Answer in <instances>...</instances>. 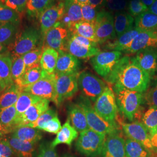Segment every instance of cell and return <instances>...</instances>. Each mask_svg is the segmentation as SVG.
Instances as JSON below:
<instances>
[{"label": "cell", "mask_w": 157, "mask_h": 157, "mask_svg": "<svg viewBox=\"0 0 157 157\" xmlns=\"http://www.w3.org/2000/svg\"><path fill=\"white\" fill-rule=\"evenodd\" d=\"M104 5L109 11L121 12L125 10L127 2L126 0H105Z\"/></svg>", "instance_id": "681fc988"}, {"label": "cell", "mask_w": 157, "mask_h": 157, "mask_svg": "<svg viewBox=\"0 0 157 157\" xmlns=\"http://www.w3.org/2000/svg\"><path fill=\"white\" fill-rule=\"evenodd\" d=\"M50 101L47 99H41L29 107L22 115L17 117L15 122V129L35 122L41 114L49 109Z\"/></svg>", "instance_id": "ac0fdd59"}, {"label": "cell", "mask_w": 157, "mask_h": 157, "mask_svg": "<svg viewBox=\"0 0 157 157\" xmlns=\"http://www.w3.org/2000/svg\"><path fill=\"white\" fill-rule=\"evenodd\" d=\"M19 25L6 23H0V43L10 48L15 42L18 34Z\"/></svg>", "instance_id": "4dcf8cb0"}, {"label": "cell", "mask_w": 157, "mask_h": 157, "mask_svg": "<svg viewBox=\"0 0 157 157\" xmlns=\"http://www.w3.org/2000/svg\"><path fill=\"white\" fill-rule=\"evenodd\" d=\"M23 91L22 89L15 83L2 91L0 94V109L15 105L17 100Z\"/></svg>", "instance_id": "1f68e13d"}, {"label": "cell", "mask_w": 157, "mask_h": 157, "mask_svg": "<svg viewBox=\"0 0 157 157\" xmlns=\"http://www.w3.org/2000/svg\"><path fill=\"white\" fill-rule=\"evenodd\" d=\"M6 139L17 157H35L36 144L22 140L12 134L7 135Z\"/></svg>", "instance_id": "ffe728a7"}, {"label": "cell", "mask_w": 157, "mask_h": 157, "mask_svg": "<svg viewBox=\"0 0 157 157\" xmlns=\"http://www.w3.org/2000/svg\"><path fill=\"white\" fill-rule=\"evenodd\" d=\"M78 82L83 96L93 102H95L107 86L101 78L87 71L78 73Z\"/></svg>", "instance_id": "9c48e42d"}, {"label": "cell", "mask_w": 157, "mask_h": 157, "mask_svg": "<svg viewBox=\"0 0 157 157\" xmlns=\"http://www.w3.org/2000/svg\"><path fill=\"white\" fill-rule=\"evenodd\" d=\"M135 19L129 13L117 12L114 16V28L117 37L133 28Z\"/></svg>", "instance_id": "4316f807"}, {"label": "cell", "mask_w": 157, "mask_h": 157, "mask_svg": "<svg viewBox=\"0 0 157 157\" xmlns=\"http://www.w3.org/2000/svg\"><path fill=\"white\" fill-rule=\"evenodd\" d=\"M124 148L126 157H153V151L129 138L125 141Z\"/></svg>", "instance_id": "d6a6232c"}, {"label": "cell", "mask_w": 157, "mask_h": 157, "mask_svg": "<svg viewBox=\"0 0 157 157\" xmlns=\"http://www.w3.org/2000/svg\"><path fill=\"white\" fill-rule=\"evenodd\" d=\"M143 94V101L150 107L157 108V78Z\"/></svg>", "instance_id": "7bdbcfd3"}, {"label": "cell", "mask_w": 157, "mask_h": 157, "mask_svg": "<svg viewBox=\"0 0 157 157\" xmlns=\"http://www.w3.org/2000/svg\"><path fill=\"white\" fill-rule=\"evenodd\" d=\"M67 114L72 126L78 132L81 133L89 129L86 115L78 103H72L68 106Z\"/></svg>", "instance_id": "7402d4cb"}, {"label": "cell", "mask_w": 157, "mask_h": 157, "mask_svg": "<svg viewBox=\"0 0 157 157\" xmlns=\"http://www.w3.org/2000/svg\"><path fill=\"white\" fill-rule=\"evenodd\" d=\"M41 33L37 29L30 27L25 29L17 36L14 43L8 48L12 58L22 56L37 47Z\"/></svg>", "instance_id": "277c9868"}, {"label": "cell", "mask_w": 157, "mask_h": 157, "mask_svg": "<svg viewBox=\"0 0 157 157\" xmlns=\"http://www.w3.org/2000/svg\"><path fill=\"white\" fill-rule=\"evenodd\" d=\"M72 1H73L75 2L78 4L80 6L89 3V0H72Z\"/></svg>", "instance_id": "680465c9"}, {"label": "cell", "mask_w": 157, "mask_h": 157, "mask_svg": "<svg viewBox=\"0 0 157 157\" xmlns=\"http://www.w3.org/2000/svg\"><path fill=\"white\" fill-rule=\"evenodd\" d=\"M12 59L10 53L0 54V83L2 91L13 84L12 78Z\"/></svg>", "instance_id": "cb8c5ba5"}, {"label": "cell", "mask_w": 157, "mask_h": 157, "mask_svg": "<svg viewBox=\"0 0 157 157\" xmlns=\"http://www.w3.org/2000/svg\"><path fill=\"white\" fill-rule=\"evenodd\" d=\"M139 66L148 73L151 78L157 72V51L155 48H146L139 51L135 57Z\"/></svg>", "instance_id": "d6986e66"}, {"label": "cell", "mask_w": 157, "mask_h": 157, "mask_svg": "<svg viewBox=\"0 0 157 157\" xmlns=\"http://www.w3.org/2000/svg\"><path fill=\"white\" fill-rule=\"evenodd\" d=\"M141 2L148 8L153 4V3L155 1V0H141Z\"/></svg>", "instance_id": "6f0895ef"}, {"label": "cell", "mask_w": 157, "mask_h": 157, "mask_svg": "<svg viewBox=\"0 0 157 157\" xmlns=\"http://www.w3.org/2000/svg\"><path fill=\"white\" fill-rule=\"evenodd\" d=\"M62 128L61 122L58 116L51 119L44 125L41 130L46 132L57 134Z\"/></svg>", "instance_id": "c3c4849f"}, {"label": "cell", "mask_w": 157, "mask_h": 157, "mask_svg": "<svg viewBox=\"0 0 157 157\" xmlns=\"http://www.w3.org/2000/svg\"><path fill=\"white\" fill-rule=\"evenodd\" d=\"M124 134L132 140L136 141L149 150L154 151L150 135L142 122H133L122 124Z\"/></svg>", "instance_id": "9a60e30c"}, {"label": "cell", "mask_w": 157, "mask_h": 157, "mask_svg": "<svg viewBox=\"0 0 157 157\" xmlns=\"http://www.w3.org/2000/svg\"><path fill=\"white\" fill-rule=\"evenodd\" d=\"M12 78L14 83L21 78L26 71V67L23 61V56L12 58Z\"/></svg>", "instance_id": "b9f144b4"}, {"label": "cell", "mask_w": 157, "mask_h": 157, "mask_svg": "<svg viewBox=\"0 0 157 157\" xmlns=\"http://www.w3.org/2000/svg\"><path fill=\"white\" fill-rule=\"evenodd\" d=\"M94 25L98 44H103L117 38L114 17L110 12L102 10L98 12Z\"/></svg>", "instance_id": "8fae6325"}, {"label": "cell", "mask_w": 157, "mask_h": 157, "mask_svg": "<svg viewBox=\"0 0 157 157\" xmlns=\"http://www.w3.org/2000/svg\"><path fill=\"white\" fill-rule=\"evenodd\" d=\"M105 0H89V4L97 9L104 6L105 4Z\"/></svg>", "instance_id": "f5cc1de1"}, {"label": "cell", "mask_w": 157, "mask_h": 157, "mask_svg": "<svg viewBox=\"0 0 157 157\" xmlns=\"http://www.w3.org/2000/svg\"><path fill=\"white\" fill-rule=\"evenodd\" d=\"M70 33L67 29L61 23H57L56 25L50 29L44 36V47L51 48L57 51L67 52V44Z\"/></svg>", "instance_id": "4fadbf2b"}, {"label": "cell", "mask_w": 157, "mask_h": 157, "mask_svg": "<svg viewBox=\"0 0 157 157\" xmlns=\"http://www.w3.org/2000/svg\"><path fill=\"white\" fill-rule=\"evenodd\" d=\"M122 52L118 51H100L91 59L90 62L96 73L105 79L122 58Z\"/></svg>", "instance_id": "7c38bea8"}, {"label": "cell", "mask_w": 157, "mask_h": 157, "mask_svg": "<svg viewBox=\"0 0 157 157\" xmlns=\"http://www.w3.org/2000/svg\"><path fill=\"white\" fill-rule=\"evenodd\" d=\"M81 6L83 21L94 24L98 14L97 9L89 3Z\"/></svg>", "instance_id": "f6af8a7d"}, {"label": "cell", "mask_w": 157, "mask_h": 157, "mask_svg": "<svg viewBox=\"0 0 157 157\" xmlns=\"http://www.w3.org/2000/svg\"><path fill=\"white\" fill-rule=\"evenodd\" d=\"M20 17L19 13L12 10L3 3H0V23H11L19 25Z\"/></svg>", "instance_id": "60d3db41"}, {"label": "cell", "mask_w": 157, "mask_h": 157, "mask_svg": "<svg viewBox=\"0 0 157 157\" xmlns=\"http://www.w3.org/2000/svg\"><path fill=\"white\" fill-rule=\"evenodd\" d=\"M41 99L43 98L39 97L23 91L15 104L17 112V117L22 115L29 107L40 101Z\"/></svg>", "instance_id": "e575fe53"}, {"label": "cell", "mask_w": 157, "mask_h": 157, "mask_svg": "<svg viewBox=\"0 0 157 157\" xmlns=\"http://www.w3.org/2000/svg\"><path fill=\"white\" fill-rule=\"evenodd\" d=\"M0 3H4V0H0Z\"/></svg>", "instance_id": "be15d7a7"}, {"label": "cell", "mask_w": 157, "mask_h": 157, "mask_svg": "<svg viewBox=\"0 0 157 157\" xmlns=\"http://www.w3.org/2000/svg\"><path fill=\"white\" fill-rule=\"evenodd\" d=\"M135 28L140 31L155 30L157 29V15L149 10L136 17Z\"/></svg>", "instance_id": "836d02e7"}, {"label": "cell", "mask_w": 157, "mask_h": 157, "mask_svg": "<svg viewBox=\"0 0 157 157\" xmlns=\"http://www.w3.org/2000/svg\"><path fill=\"white\" fill-rule=\"evenodd\" d=\"M56 98L54 103L59 106L62 102L75 95L78 90V73L56 74Z\"/></svg>", "instance_id": "ba28073f"}, {"label": "cell", "mask_w": 157, "mask_h": 157, "mask_svg": "<svg viewBox=\"0 0 157 157\" xmlns=\"http://www.w3.org/2000/svg\"><path fill=\"white\" fill-rule=\"evenodd\" d=\"M118 111L124 117L133 121L143 102V93L113 86Z\"/></svg>", "instance_id": "7a4b0ae2"}, {"label": "cell", "mask_w": 157, "mask_h": 157, "mask_svg": "<svg viewBox=\"0 0 157 157\" xmlns=\"http://www.w3.org/2000/svg\"><path fill=\"white\" fill-rule=\"evenodd\" d=\"M150 139L154 151L157 152V130L154 133L150 135Z\"/></svg>", "instance_id": "db71d44e"}, {"label": "cell", "mask_w": 157, "mask_h": 157, "mask_svg": "<svg viewBox=\"0 0 157 157\" xmlns=\"http://www.w3.org/2000/svg\"><path fill=\"white\" fill-rule=\"evenodd\" d=\"M28 1V0H4L3 4L20 13L26 8Z\"/></svg>", "instance_id": "f907efd6"}, {"label": "cell", "mask_w": 157, "mask_h": 157, "mask_svg": "<svg viewBox=\"0 0 157 157\" xmlns=\"http://www.w3.org/2000/svg\"><path fill=\"white\" fill-rule=\"evenodd\" d=\"M56 0H28L26 10L30 15L39 16L47 8L53 6Z\"/></svg>", "instance_id": "74e56055"}, {"label": "cell", "mask_w": 157, "mask_h": 157, "mask_svg": "<svg viewBox=\"0 0 157 157\" xmlns=\"http://www.w3.org/2000/svg\"><path fill=\"white\" fill-rule=\"evenodd\" d=\"M2 92V89H1V83H0V93Z\"/></svg>", "instance_id": "6125c7cd"}, {"label": "cell", "mask_w": 157, "mask_h": 157, "mask_svg": "<svg viewBox=\"0 0 157 157\" xmlns=\"http://www.w3.org/2000/svg\"><path fill=\"white\" fill-rule=\"evenodd\" d=\"M151 77L139 66L135 57H122L105 80L113 86L140 93L148 88Z\"/></svg>", "instance_id": "6da1fadb"}, {"label": "cell", "mask_w": 157, "mask_h": 157, "mask_svg": "<svg viewBox=\"0 0 157 157\" xmlns=\"http://www.w3.org/2000/svg\"><path fill=\"white\" fill-rule=\"evenodd\" d=\"M56 116H58V113L54 109L49 108L43 114H41L39 118H38L35 122L31 124H28L26 125L32 128L39 129L41 130L43 128V127L44 126V125L47 122H48L51 119L54 118Z\"/></svg>", "instance_id": "ee69618b"}, {"label": "cell", "mask_w": 157, "mask_h": 157, "mask_svg": "<svg viewBox=\"0 0 157 157\" xmlns=\"http://www.w3.org/2000/svg\"><path fill=\"white\" fill-rule=\"evenodd\" d=\"M141 32L139 29L133 28L128 32L117 37L113 41L110 42L105 45V48L112 51H124L131 44L136 37Z\"/></svg>", "instance_id": "484cf974"}, {"label": "cell", "mask_w": 157, "mask_h": 157, "mask_svg": "<svg viewBox=\"0 0 157 157\" xmlns=\"http://www.w3.org/2000/svg\"><path fill=\"white\" fill-rule=\"evenodd\" d=\"M78 137V132L73 128L67 119L62 126L61 130L57 133L55 139L51 143V144L54 148H56L60 144H66L67 146H71L73 141L76 139Z\"/></svg>", "instance_id": "d4e9b609"}, {"label": "cell", "mask_w": 157, "mask_h": 157, "mask_svg": "<svg viewBox=\"0 0 157 157\" xmlns=\"http://www.w3.org/2000/svg\"><path fill=\"white\" fill-rule=\"evenodd\" d=\"M67 30L70 34L82 36L98 44L95 37L94 25L91 23L81 21L71 25Z\"/></svg>", "instance_id": "f1b7e54d"}, {"label": "cell", "mask_w": 157, "mask_h": 157, "mask_svg": "<svg viewBox=\"0 0 157 157\" xmlns=\"http://www.w3.org/2000/svg\"><path fill=\"white\" fill-rule=\"evenodd\" d=\"M142 123L150 135L154 133L157 130V108L150 107L142 117Z\"/></svg>", "instance_id": "ab89813d"}, {"label": "cell", "mask_w": 157, "mask_h": 157, "mask_svg": "<svg viewBox=\"0 0 157 157\" xmlns=\"http://www.w3.org/2000/svg\"><path fill=\"white\" fill-rule=\"evenodd\" d=\"M77 103L83 109L90 129L106 135L117 132L118 126L110 124L101 118L95 112L89 99L81 95L79 97Z\"/></svg>", "instance_id": "5b68a950"}, {"label": "cell", "mask_w": 157, "mask_h": 157, "mask_svg": "<svg viewBox=\"0 0 157 157\" xmlns=\"http://www.w3.org/2000/svg\"><path fill=\"white\" fill-rule=\"evenodd\" d=\"M94 109L101 118L110 124H117L118 107L115 93L111 87L106 89L94 102Z\"/></svg>", "instance_id": "8992f818"}, {"label": "cell", "mask_w": 157, "mask_h": 157, "mask_svg": "<svg viewBox=\"0 0 157 157\" xmlns=\"http://www.w3.org/2000/svg\"><path fill=\"white\" fill-rule=\"evenodd\" d=\"M80 61L78 58L67 52H59L55 73L74 74L78 73Z\"/></svg>", "instance_id": "44dd1931"}, {"label": "cell", "mask_w": 157, "mask_h": 157, "mask_svg": "<svg viewBox=\"0 0 157 157\" xmlns=\"http://www.w3.org/2000/svg\"><path fill=\"white\" fill-rule=\"evenodd\" d=\"M43 74V71L39 67H33L26 70L22 77L14 83L22 89L33 84L41 78Z\"/></svg>", "instance_id": "d590c367"}, {"label": "cell", "mask_w": 157, "mask_h": 157, "mask_svg": "<svg viewBox=\"0 0 157 157\" xmlns=\"http://www.w3.org/2000/svg\"><path fill=\"white\" fill-rule=\"evenodd\" d=\"M148 10L157 15V0H155L153 4L148 8Z\"/></svg>", "instance_id": "9f6ffc18"}, {"label": "cell", "mask_w": 157, "mask_h": 157, "mask_svg": "<svg viewBox=\"0 0 157 157\" xmlns=\"http://www.w3.org/2000/svg\"><path fill=\"white\" fill-rule=\"evenodd\" d=\"M62 157H74L73 155H72V154H69V153H67V154H65L64 155H63V156Z\"/></svg>", "instance_id": "94428289"}, {"label": "cell", "mask_w": 157, "mask_h": 157, "mask_svg": "<svg viewBox=\"0 0 157 157\" xmlns=\"http://www.w3.org/2000/svg\"><path fill=\"white\" fill-rule=\"evenodd\" d=\"M157 47V29L141 31L124 52L128 54H135L144 49Z\"/></svg>", "instance_id": "2e32d148"}, {"label": "cell", "mask_w": 157, "mask_h": 157, "mask_svg": "<svg viewBox=\"0 0 157 157\" xmlns=\"http://www.w3.org/2000/svg\"><path fill=\"white\" fill-rule=\"evenodd\" d=\"M13 152L6 140V137L0 139V157H13Z\"/></svg>", "instance_id": "816d5d0a"}, {"label": "cell", "mask_w": 157, "mask_h": 157, "mask_svg": "<svg viewBox=\"0 0 157 157\" xmlns=\"http://www.w3.org/2000/svg\"><path fill=\"white\" fill-rule=\"evenodd\" d=\"M17 116L15 105L0 109V122L6 129L10 132L11 134L15 129V122Z\"/></svg>", "instance_id": "8d00e7d4"}, {"label": "cell", "mask_w": 157, "mask_h": 157, "mask_svg": "<svg viewBox=\"0 0 157 157\" xmlns=\"http://www.w3.org/2000/svg\"><path fill=\"white\" fill-rule=\"evenodd\" d=\"M67 50L69 54L80 59L93 57L101 51L97 43L76 34L69 35Z\"/></svg>", "instance_id": "52a82bcc"}, {"label": "cell", "mask_w": 157, "mask_h": 157, "mask_svg": "<svg viewBox=\"0 0 157 157\" xmlns=\"http://www.w3.org/2000/svg\"><path fill=\"white\" fill-rule=\"evenodd\" d=\"M43 52V47H37L30 51L23 56L26 70L33 67H39L41 58Z\"/></svg>", "instance_id": "f35d334b"}, {"label": "cell", "mask_w": 157, "mask_h": 157, "mask_svg": "<svg viewBox=\"0 0 157 157\" xmlns=\"http://www.w3.org/2000/svg\"><path fill=\"white\" fill-rule=\"evenodd\" d=\"M56 73L48 74L43 71L42 77L38 81L24 87L23 91L54 102L56 98Z\"/></svg>", "instance_id": "30bf717a"}, {"label": "cell", "mask_w": 157, "mask_h": 157, "mask_svg": "<svg viewBox=\"0 0 157 157\" xmlns=\"http://www.w3.org/2000/svg\"><path fill=\"white\" fill-rule=\"evenodd\" d=\"M37 157H58L56 148L52 147L51 143L43 141L39 147Z\"/></svg>", "instance_id": "7dc6e473"}, {"label": "cell", "mask_w": 157, "mask_h": 157, "mask_svg": "<svg viewBox=\"0 0 157 157\" xmlns=\"http://www.w3.org/2000/svg\"><path fill=\"white\" fill-rule=\"evenodd\" d=\"M7 51H8V48H7L6 47L5 45L2 44L0 43V54L6 53Z\"/></svg>", "instance_id": "91938a15"}, {"label": "cell", "mask_w": 157, "mask_h": 157, "mask_svg": "<svg viewBox=\"0 0 157 157\" xmlns=\"http://www.w3.org/2000/svg\"><path fill=\"white\" fill-rule=\"evenodd\" d=\"M11 134L22 140L36 144L42 139V133L40 130L30 127L27 125H23L17 127L14 129Z\"/></svg>", "instance_id": "83f0119b"}, {"label": "cell", "mask_w": 157, "mask_h": 157, "mask_svg": "<svg viewBox=\"0 0 157 157\" xmlns=\"http://www.w3.org/2000/svg\"><path fill=\"white\" fill-rule=\"evenodd\" d=\"M11 134L10 132L0 122V139L5 137L7 135Z\"/></svg>", "instance_id": "11a10c76"}, {"label": "cell", "mask_w": 157, "mask_h": 157, "mask_svg": "<svg viewBox=\"0 0 157 157\" xmlns=\"http://www.w3.org/2000/svg\"><path fill=\"white\" fill-rule=\"evenodd\" d=\"M125 141L117 132L108 135L103 146L101 157H126Z\"/></svg>", "instance_id": "e0dca14e"}, {"label": "cell", "mask_w": 157, "mask_h": 157, "mask_svg": "<svg viewBox=\"0 0 157 157\" xmlns=\"http://www.w3.org/2000/svg\"><path fill=\"white\" fill-rule=\"evenodd\" d=\"M128 10L132 17H136L142 13L148 11V8L141 0H131L129 2Z\"/></svg>", "instance_id": "bcb514c9"}, {"label": "cell", "mask_w": 157, "mask_h": 157, "mask_svg": "<svg viewBox=\"0 0 157 157\" xmlns=\"http://www.w3.org/2000/svg\"><path fill=\"white\" fill-rule=\"evenodd\" d=\"M58 56L59 52L56 50L51 48H44L40 63L41 69L48 74L55 73Z\"/></svg>", "instance_id": "f546056e"}, {"label": "cell", "mask_w": 157, "mask_h": 157, "mask_svg": "<svg viewBox=\"0 0 157 157\" xmlns=\"http://www.w3.org/2000/svg\"><path fill=\"white\" fill-rule=\"evenodd\" d=\"M65 13L60 23L68 28L76 23L83 21L82 6L72 0H65Z\"/></svg>", "instance_id": "603a6c76"}, {"label": "cell", "mask_w": 157, "mask_h": 157, "mask_svg": "<svg viewBox=\"0 0 157 157\" xmlns=\"http://www.w3.org/2000/svg\"><path fill=\"white\" fill-rule=\"evenodd\" d=\"M65 13V4L60 1L47 8L39 16L41 33L44 36L46 33L59 22Z\"/></svg>", "instance_id": "5bb4252c"}, {"label": "cell", "mask_w": 157, "mask_h": 157, "mask_svg": "<svg viewBox=\"0 0 157 157\" xmlns=\"http://www.w3.org/2000/svg\"><path fill=\"white\" fill-rule=\"evenodd\" d=\"M106 139V135L89 129L80 133L76 142L77 151L86 157H98L101 152Z\"/></svg>", "instance_id": "3957f363"}]
</instances>
